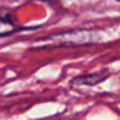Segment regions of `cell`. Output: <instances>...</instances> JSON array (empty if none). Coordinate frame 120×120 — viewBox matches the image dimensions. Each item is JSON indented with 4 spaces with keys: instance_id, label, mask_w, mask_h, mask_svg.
Here are the masks:
<instances>
[{
    "instance_id": "3",
    "label": "cell",
    "mask_w": 120,
    "mask_h": 120,
    "mask_svg": "<svg viewBox=\"0 0 120 120\" xmlns=\"http://www.w3.org/2000/svg\"><path fill=\"white\" fill-rule=\"evenodd\" d=\"M17 29L18 27L13 21L11 13L7 9L0 8V36H7V35L13 34Z\"/></svg>"
},
{
    "instance_id": "2",
    "label": "cell",
    "mask_w": 120,
    "mask_h": 120,
    "mask_svg": "<svg viewBox=\"0 0 120 120\" xmlns=\"http://www.w3.org/2000/svg\"><path fill=\"white\" fill-rule=\"evenodd\" d=\"M109 76H110L109 71H106V70L99 71V72L86 74V75H79L71 80V85H74V86H83V85L93 86V85H97V84L105 81Z\"/></svg>"
},
{
    "instance_id": "1",
    "label": "cell",
    "mask_w": 120,
    "mask_h": 120,
    "mask_svg": "<svg viewBox=\"0 0 120 120\" xmlns=\"http://www.w3.org/2000/svg\"><path fill=\"white\" fill-rule=\"evenodd\" d=\"M57 45H81V44H88V43H93L94 38H90V34L88 31L84 32L76 31V32H70V34H62L58 36L50 38Z\"/></svg>"
}]
</instances>
